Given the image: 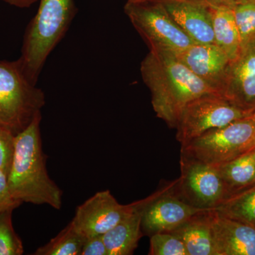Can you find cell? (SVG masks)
<instances>
[{
	"label": "cell",
	"instance_id": "cell-22",
	"mask_svg": "<svg viewBox=\"0 0 255 255\" xmlns=\"http://www.w3.org/2000/svg\"><path fill=\"white\" fill-rule=\"evenodd\" d=\"M13 211L0 214V255H21L23 246L12 224Z\"/></svg>",
	"mask_w": 255,
	"mask_h": 255
},
{
	"label": "cell",
	"instance_id": "cell-12",
	"mask_svg": "<svg viewBox=\"0 0 255 255\" xmlns=\"http://www.w3.org/2000/svg\"><path fill=\"white\" fill-rule=\"evenodd\" d=\"M222 96L246 112L255 110V42L242 47L231 62Z\"/></svg>",
	"mask_w": 255,
	"mask_h": 255
},
{
	"label": "cell",
	"instance_id": "cell-7",
	"mask_svg": "<svg viewBox=\"0 0 255 255\" xmlns=\"http://www.w3.org/2000/svg\"><path fill=\"white\" fill-rule=\"evenodd\" d=\"M252 113L232 105L219 94L200 96L183 109L175 128L177 140L181 146L185 145L209 130L227 126Z\"/></svg>",
	"mask_w": 255,
	"mask_h": 255
},
{
	"label": "cell",
	"instance_id": "cell-5",
	"mask_svg": "<svg viewBox=\"0 0 255 255\" xmlns=\"http://www.w3.org/2000/svg\"><path fill=\"white\" fill-rule=\"evenodd\" d=\"M255 149V128L251 114L193 139L182 146L181 156L217 165Z\"/></svg>",
	"mask_w": 255,
	"mask_h": 255
},
{
	"label": "cell",
	"instance_id": "cell-28",
	"mask_svg": "<svg viewBox=\"0 0 255 255\" xmlns=\"http://www.w3.org/2000/svg\"><path fill=\"white\" fill-rule=\"evenodd\" d=\"M206 3L213 6H234L236 0H204Z\"/></svg>",
	"mask_w": 255,
	"mask_h": 255
},
{
	"label": "cell",
	"instance_id": "cell-18",
	"mask_svg": "<svg viewBox=\"0 0 255 255\" xmlns=\"http://www.w3.org/2000/svg\"><path fill=\"white\" fill-rule=\"evenodd\" d=\"M214 166L226 186L228 196L255 183V149L226 163Z\"/></svg>",
	"mask_w": 255,
	"mask_h": 255
},
{
	"label": "cell",
	"instance_id": "cell-14",
	"mask_svg": "<svg viewBox=\"0 0 255 255\" xmlns=\"http://www.w3.org/2000/svg\"><path fill=\"white\" fill-rule=\"evenodd\" d=\"M211 231L215 255H255V228L212 210Z\"/></svg>",
	"mask_w": 255,
	"mask_h": 255
},
{
	"label": "cell",
	"instance_id": "cell-6",
	"mask_svg": "<svg viewBox=\"0 0 255 255\" xmlns=\"http://www.w3.org/2000/svg\"><path fill=\"white\" fill-rule=\"evenodd\" d=\"M124 11L149 49L177 51L194 43L156 0H128Z\"/></svg>",
	"mask_w": 255,
	"mask_h": 255
},
{
	"label": "cell",
	"instance_id": "cell-30",
	"mask_svg": "<svg viewBox=\"0 0 255 255\" xmlns=\"http://www.w3.org/2000/svg\"><path fill=\"white\" fill-rule=\"evenodd\" d=\"M250 1V0H236V4L238 3L245 2V1Z\"/></svg>",
	"mask_w": 255,
	"mask_h": 255
},
{
	"label": "cell",
	"instance_id": "cell-27",
	"mask_svg": "<svg viewBox=\"0 0 255 255\" xmlns=\"http://www.w3.org/2000/svg\"><path fill=\"white\" fill-rule=\"evenodd\" d=\"M11 6L18 8H28L38 1V0H1Z\"/></svg>",
	"mask_w": 255,
	"mask_h": 255
},
{
	"label": "cell",
	"instance_id": "cell-13",
	"mask_svg": "<svg viewBox=\"0 0 255 255\" xmlns=\"http://www.w3.org/2000/svg\"><path fill=\"white\" fill-rule=\"evenodd\" d=\"M194 43H215L212 14L204 0H156Z\"/></svg>",
	"mask_w": 255,
	"mask_h": 255
},
{
	"label": "cell",
	"instance_id": "cell-2",
	"mask_svg": "<svg viewBox=\"0 0 255 255\" xmlns=\"http://www.w3.org/2000/svg\"><path fill=\"white\" fill-rule=\"evenodd\" d=\"M41 114L15 136L14 157L8 173L11 195L22 203L46 204L56 210L63 205V191L52 180L42 150Z\"/></svg>",
	"mask_w": 255,
	"mask_h": 255
},
{
	"label": "cell",
	"instance_id": "cell-16",
	"mask_svg": "<svg viewBox=\"0 0 255 255\" xmlns=\"http://www.w3.org/2000/svg\"><path fill=\"white\" fill-rule=\"evenodd\" d=\"M211 211L194 215L169 232L182 242L188 255H215L211 231Z\"/></svg>",
	"mask_w": 255,
	"mask_h": 255
},
{
	"label": "cell",
	"instance_id": "cell-24",
	"mask_svg": "<svg viewBox=\"0 0 255 255\" xmlns=\"http://www.w3.org/2000/svg\"><path fill=\"white\" fill-rule=\"evenodd\" d=\"M15 136L0 128V170L9 173L14 157Z\"/></svg>",
	"mask_w": 255,
	"mask_h": 255
},
{
	"label": "cell",
	"instance_id": "cell-15",
	"mask_svg": "<svg viewBox=\"0 0 255 255\" xmlns=\"http://www.w3.org/2000/svg\"><path fill=\"white\" fill-rule=\"evenodd\" d=\"M145 199L131 204L130 211L102 238L108 255H130L142 236L141 221Z\"/></svg>",
	"mask_w": 255,
	"mask_h": 255
},
{
	"label": "cell",
	"instance_id": "cell-29",
	"mask_svg": "<svg viewBox=\"0 0 255 255\" xmlns=\"http://www.w3.org/2000/svg\"><path fill=\"white\" fill-rule=\"evenodd\" d=\"M252 117H253V122H254L255 128V110L253 111V113H252Z\"/></svg>",
	"mask_w": 255,
	"mask_h": 255
},
{
	"label": "cell",
	"instance_id": "cell-10",
	"mask_svg": "<svg viewBox=\"0 0 255 255\" xmlns=\"http://www.w3.org/2000/svg\"><path fill=\"white\" fill-rule=\"evenodd\" d=\"M131 204H119L109 190L96 193L77 208L71 223L86 238L103 236L129 212Z\"/></svg>",
	"mask_w": 255,
	"mask_h": 255
},
{
	"label": "cell",
	"instance_id": "cell-4",
	"mask_svg": "<svg viewBox=\"0 0 255 255\" xmlns=\"http://www.w3.org/2000/svg\"><path fill=\"white\" fill-rule=\"evenodd\" d=\"M45 105L44 92L28 80L18 60L0 61V128L16 136Z\"/></svg>",
	"mask_w": 255,
	"mask_h": 255
},
{
	"label": "cell",
	"instance_id": "cell-1",
	"mask_svg": "<svg viewBox=\"0 0 255 255\" xmlns=\"http://www.w3.org/2000/svg\"><path fill=\"white\" fill-rule=\"evenodd\" d=\"M140 73L150 90L156 115L171 128H175L183 109L191 101L218 94L170 50L150 48L140 65Z\"/></svg>",
	"mask_w": 255,
	"mask_h": 255
},
{
	"label": "cell",
	"instance_id": "cell-23",
	"mask_svg": "<svg viewBox=\"0 0 255 255\" xmlns=\"http://www.w3.org/2000/svg\"><path fill=\"white\" fill-rule=\"evenodd\" d=\"M150 255H188L180 240L170 233H158L150 236Z\"/></svg>",
	"mask_w": 255,
	"mask_h": 255
},
{
	"label": "cell",
	"instance_id": "cell-17",
	"mask_svg": "<svg viewBox=\"0 0 255 255\" xmlns=\"http://www.w3.org/2000/svg\"><path fill=\"white\" fill-rule=\"evenodd\" d=\"M209 5L212 14L215 44L233 61L241 50V38L235 21L233 7Z\"/></svg>",
	"mask_w": 255,
	"mask_h": 255
},
{
	"label": "cell",
	"instance_id": "cell-9",
	"mask_svg": "<svg viewBox=\"0 0 255 255\" xmlns=\"http://www.w3.org/2000/svg\"><path fill=\"white\" fill-rule=\"evenodd\" d=\"M174 184L145 199L141 228L145 235L169 233L194 215L210 211L191 205L172 190Z\"/></svg>",
	"mask_w": 255,
	"mask_h": 255
},
{
	"label": "cell",
	"instance_id": "cell-8",
	"mask_svg": "<svg viewBox=\"0 0 255 255\" xmlns=\"http://www.w3.org/2000/svg\"><path fill=\"white\" fill-rule=\"evenodd\" d=\"M181 177L177 181L184 200L200 209L213 210L228 196L219 171L212 164L181 156Z\"/></svg>",
	"mask_w": 255,
	"mask_h": 255
},
{
	"label": "cell",
	"instance_id": "cell-26",
	"mask_svg": "<svg viewBox=\"0 0 255 255\" xmlns=\"http://www.w3.org/2000/svg\"><path fill=\"white\" fill-rule=\"evenodd\" d=\"M80 255H108L102 236L86 238Z\"/></svg>",
	"mask_w": 255,
	"mask_h": 255
},
{
	"label": "cell",
	"instance_id": "cell-3",
	"mask_svg": "<svg viewBox=\"0 0 255 255\" xmlns=\"http://www.w3.org/2000/svg\"><path fill=\"white\" fill-rule=\"evenodd\" d=\"M73 0H40L28 23L18 60L23 73L36 85L48 57L68 31L76 14Z\"/></svg>",
	"mask_w": 255,
	"mask_h": 255
},
{
	"label": "cell",
	"instance_id": "cell-19",
	"mask_svg": "<svg viewBox=\"0 0 255 255\" xmlns=\"http://www.w3.org/2000/svg\"><path fill=\"white\" fill-rule=\"evenodd\" d=\"M213 210L223 216L255 228V183L231 193Z\"/></svg>",
	"mask_w": 255,
	"mask_h": 255
},
{
	"label": "cell",
	"instance_id": "cell-20",
	"mask_svg": "<svg viewBox=\"0 0 255 255\" xmlns=\"http://www.w3.org/2000/svg\"><path fill=\"white\" fill-rule=\"evenodd\" d=\"M86 238L69 223L45 246L39 247L34 255H80Z\"/></svg>",
	"mask_w": 255,
	"mask_h": 255
},
{
	"label": "cell",
	"instance_id": "cell-21",
	"mask_svg": "<svg viewBox=\"0 0 255 255\" xmlns=\"http://www.w3.org/2000/svg\"><path fill=\"white\" fill-rule=\"evenodd\" d=\"M235 21L239 32L241 48L255 42V0L233 6Z\"/></svg>",
	"mask_w": 255,
	"mask_h": 255
},
{
	"label": "cell",
	"instance_id": "cell-25",
	"mask_svg": "<svg viewBox=\"0 0 255 255\" xmlns=\"http://www.w3.org/2000/svg\"><path fill=\"white\" fill-rule=\"evenodd\" d=\"M11 195L8 184V173L0 170V214L7 211H14L21 205Z\"/></svg>",
	"mask_w": 255,
	"mask_h": 255
},
{
	"label": "cell",
	"instance_id": "cell-11",
	"mask_svg": "<svg viewBox=\"0 0 255 255\" xmlns=\"http://www.w3.org/2000/svg\"><path fill=\"white\" fill-rule=\"evenodd\" d=\"M172 52L198 78L222 96L231 61L219 46L215 43H194Z\"/></svg>",
	"mask_w": 255,
	"mask_h": 255
}]
</instances>
